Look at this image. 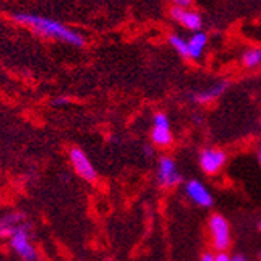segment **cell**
<instances>
[{"label": "cell", "mask_w": 261, "mask_h": 261, "mask_svg": "<svg viewBox=\"0 0 261 261\" xmlns=\"http://www.w3.org/2000/svg\"><path fill=\"white\" fill-rule=\"evenodd\" d=\"M13 19L19 23L28 25L33 30H36L38 33L48 38H55L59 39L62 42H67L70 45L75 47H83L84 45V38L80 35L78 31L67 28L64 23L53 20V19H47L42 16H36V14H28V13H16L13 14Z\"/></svg>", "instance_id": "6da1fadb"}, {"label": "cell", "mask_w": 261, "mask_h": 261, "mask_svg": "<svg viewBox=\"0 0 261 261\" xmlns=\"http://www.w3.org/2000/svg\"><path fill=\"white\" fill-rule=\"evenodd\" d=\"M31 225L28 222H22L16 227V230L10 237V247L13 252L22 258V261H35L38 258L36 247L31 243V235H30Z\"/></svg>", "instance_id": "7a4b0ae2"}, {"label": "cell", "mask_w": 261, "mask_h": 261, "mask_svg": "<svg viewBox=\"0 0 261 261\" xmlns=\"http://www.w3.org/2000/svg\"><path fill=\"white\" fill-rule=\"evenodd\" d=\"M208 230L212 237V246L218 252H225L230 247L232 235H230V225L228 221L222 215H212L208 219Z\"/></svg>", "instance_id": "3957f363"}, {"label": "cell", "mask_w": 261, "mask_h": 261, "mask_svg": "<svg viewBox=\"0 0 261 261\" xmlns=\"http://www.w3.org/2000/svg\"><path fill=\"white\" fill-rule=\"evenodd\" d=\"M157 184L162 188L177 187L182 182V174L177 168V163L170 155H162L157 163Z\"/></svg>", "instance_id": "277c9868"}, {"label": "cell", "mask_w": 261, "mask_h": 261, "mask_svg": "<svg viewBox=\"0 0 261 261\" xmlns=\"http://www.w3.org/2000/svg\"><path fill=\"white\" fill-rule=\"evenodd\" d=\"M151 142L159 148H167L173 143V133L170 126V118L165 112H157L152 118Z\"/></svg>", "instance_id": "5b68a950"}, {"label": "cell", "mask_w": 261, "mask_h": 261, "mask_svg": "<svg viewBox=\"0 0 261 261\" xmlns=\"http://www.w3.org/2000/svg\"><path fill=\"white\" fill-rule=\"evenodd\" d=\"M227 162V154L218 148H205L199 154V167L205 174H218Z\"/></svg>", "instance_id": "8992f818"}, {"label": "cell", "mask_w": 261, "mask_h": 261, "mask_svg": "<svg viewBox=\"0 0 261 261\" xmlns=\"http://www.w3.org/2000/svg\"><path fill=\"white\" fill-rule=\"evenodd\" d=\"M70 162H72V167L76 171V174L87 180V182H95L96 180V170L92 165L90 159L87 157V154L81 149V148H72L70 149Z\"/></svg>", "instance_id": "52a82bcc"}, {"label": "cell", "mask_w": 261, "mask_h": 261, "mask_svg": "<svg viewBox=\"0 0 261 261\" xmlns=\"http://www.w3.org/2000/svg\"><path fill=\"white\" fill-rule=\"evenodd\" d=\"M184 190H185V194L190 198V201L202 208H210L215 202L212 193L207 190V187L201 180H196V179L188 180Z\"/></svg>", "instance_id": "ba28073f"}, {"label": "cell", "mask_w": 261, "mask_h": 261, "mask_svg": "<svg viewBox=\"0 0 261 261\" xmlns=\"http://www.w3.org/2000/svg\"><path fill=\"white\" fill-rule=\"evenodd\" d=\"M170 16L173 20H176L184 28H187L193 33L201 31V28H202V16L191 8H179V7L173 5L170 8Z\"/></svg>", "instance_id": "9c48e42d"}, {"label": "cell", "mask_w": 261, "mask_h": 261, "mask_svg": "<svg viewBox=\"0 0 261 261\" xmlns=\"http://www.w3.org/2000/svg\"><path fill=\"white\" fill-rule=\"evenodd\" d=\"M227 86L228 84L225 81H219V83H215V84H212L210 87H207V89H204L201 92L191 93L190 96H191V100L194 103H201V105L210 103V101L216 100V98H219L227 90Z\"/></svg>", "instance_id": "30bf717a"}, {"label": "cell", "mask_w": 261, "mask_h": 261, "mask_svg": "<svg viewBox=\"0 0 261 261\" xmlns=\"http://www.w3.org/2000/svg\"><path fill=\"white\" fill-rule=\"evenodd\" d=\"M208 42V36L204 31H194L188 39V58L199 61Z\"/></svg>", "instance_id": "8fae6325"}, {"label": "cell", "mask_w": 261, "mask_h": 261, "mask_svg": "<svg viewBox=\"0 0 261 261\" xmlns=\"http://www.w3.org/2000/svg\"><path fill=\"white\" fill-rule=\"evenodd\" d=\"M22 222H25V215L20 212H13L10 215H5L0 219V238H10L16 230V227Z\"/></svg>", "instance_id": "7c38bea8"}, {"label": "cell", "mask_w": 261, "mask_h": 261, "mask_svg": "<svg viewBox=\"0 0 261 261\" xmlns=\"http://www.w3.org/2000/svg\"><path fill=\"white\" fill-rule=\"evenodd\" d=\"M241 64L246 69H256L261 65V48H249L241 56Z\"/></svg>", "instance_id": "4fadbf2b"}, {"label": "cell", "mask_w": 261, "mask_h": 261, "mask_svg": "<svg viewBox=\"0 0 261 261\" xmlns=\"http://www.w3.org/2000/svg\"><path fill=\"white\" fill-rule=\"evenodd\" d=\"M168 41L173 50H176V53H179L184 58H188V39H185L180 35H170Z\"/></svg>", "instance_id": "5bb4252c"}, {"label": "cell", "mask_w": 261, "mask_h": 261, "mask_svg": "<svg viewBox=\"0 0 261 261\" xmlns=\"http://www.w3.org/2000/svg\"><path fill=\"white\" fill-rule=\"evenodd\" d=\"M174 7H179V8H190L193 5V0H171Z\"/></svg>", "instance_id": "9a60e30c"}, {"label": "cell", "mask_w": 261, "mask_h": 261, "mask_svg": "<svg viewBox=\"0 0 261 261\" xmlns=\"http://www.w3.org/2000/svg\"><path fill=\"white\" fill-rule=\"evenodd\" d=\"M215 261H232V256L227 252H218L215 255Z\"/></svg>", "instance_id": "2e32d148"}, {"label": "cell", "mask_w": 261, "mask_h": 261, "mask_svg": "<svg viewBox=\"0 0 261 261\" xmlns=\"http://www.w3.org/2000/svg\"><path fill=\"white\" fill-rule=\"evenodd\" d=\"M201 261H215V255L212 252H205V253H202Z\"/></svg>", "instance_id": "e0dca14e"}, {"label": "cell", "mask_w": 261, "mask_h": 261, "mask_svg": "<svg viewBox=\"0 0 261 261\" xmlns=\"http://www.w3.org/2000/svg\"><path fill=\"white\" fill-rule=\"evenodd\" d=\"M67 101H69L67 98H55V100L51 101V105L53 106H61V105H65Z\"/></svg>", "instance_id": "ac0fdd59"}, {"label": "cell", "mask_w": 261, "mask_h": 261, "mask_svg": "<svg viewBox=\"0 0 261 261\" xmlns=\"http://www.w3.org/2000/svg\"><path fill=\"white\" fill-rule=\"evenodd\" d=\"M143 152H145V155H146V157H152V154H154L152 148H151V146H148V145H145V146H143Z\"/></svg>", "instance_id": "d6986e66"}, {"label": "cell", "mask_w": 261, "mask_h": 261, "mask_svg": "<svg viewBox=\"0 0 261 261\" xmlns=\"http://www.w3.org/2000/svg\"><path fill=\"white\" fill-rule=\"evenodd\" d=\"M232 261H249L244 255H235V256H232Z\"/></svg>", "instance_id": "ffe728a7"}, {"label": "cell", "mask_w": 261, "mask_h": 261, "mask_svg": "<svg viewBox=\"0 0 261 261\" xmlns=\"http://www.w3.org/2000/svg\"><path fill=\"white\" fill-rule=\"evenodd\" d=\"M258 160H259V165H261V149H259V152H258Z\"/></svg>", "instance_id": "44dd1931"}, {"label": "cell", "mask_w": 261, "mask_h": 261, "mask_svg": "<svg viewBox=\"0 0 261 261\" xmlns=\"http://www.w3.org/2000/svg\"><path fill=\"white\" fill-rule=\"evenodd\" d=\"M258 230H259V232H261V221H259V222H258Z\"/></svg>", "instance_id": "7402d4cb"}, {"label": "cell", "mask_w": 261, "mask_h": 261, "mask_svg": "<svg viewBox=\"0 0 261 261\" xmlns=\"http://www.w3.org/2000/svg\"><path fill=\"white\" fill-rule=\"evenodd\" d=\"M258 258H259V259H261V252H259V253H258Z\"/></svg>", "instance_id": "603a6c76"}, {"label": "cell", "mask_w": 261, "mask_h": 261, "mask_svg": "<svg viewBox=\"0 0 261 261\" xmlns=\"http://www.w3.org/2000/svg\"><path fill=\"white\" fill-rule=\"evenodd\" d=\"M108 261H112V259H108Z\"/></svg>", "instance_id": "cb8c5ba5"}]
</instances>
